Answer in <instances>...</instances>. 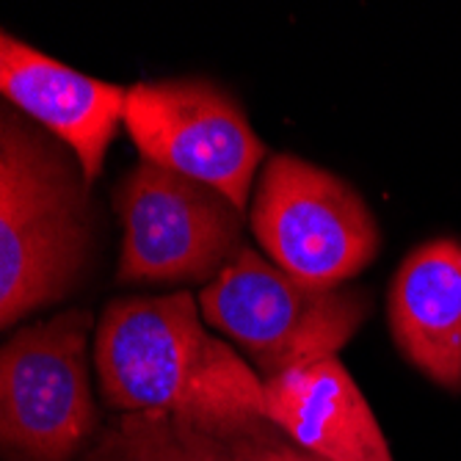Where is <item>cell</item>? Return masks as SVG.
I'll return each mask as SVG.
<instances>
[{"instance_id":"obj_8","label":"cell","mask_w":461,"mask_h":461,"mask_svg":"<svg viewBox=\"0 0 461 461\" xmlns=\"http://www.w3.org/2000/svg\"><path fill=\"white\" fill-rule=\"evenodd\" d=\"M124 95L0 31V97L69 147L89 185L116 139Z\"/></svg>"},{"instance_id":"obj_9","label":"cell","mask_w":461,"mask_h":461,"mask_svg":"<svg viewBox=\"0 0 461 461\" xmlns=\"http://www.w3.org/2000/svg\"><path fill=\"white\" fill-rule=\"evenodd\" d=\"M266 420L323 461H393L365 395L338 357L263 379Z\"/></svg>"},{"instance_id":"obj_5","label":"cell","mask_w":461,"mask_h":461,"mask_svg":"<svg viewBox=\"0 0 461 461\" xmlns=\"http://www.w3.org/2000/svg\"><path fill=\"white\" fill-rule=\"evenodd\" d=\"M266 258L315 287H340L379 255V224L354 185L296 155H271L251 202Z\"/></svg>"},{"instance_id":"obj_7","label":"cell","mask_w":461,"mask_h":461,"mask_svg":"<svg viewBox=\"0 0 461 461\" xmlns=\"http://www.w3.org/2000/svg\"><path fill=\"white\" fill-rule=\"evenodd\" d=\"M119 282H211L238 251L243 213L183 175L141 160L113 196Z\"/></svg>"},{"instance_id":"obj_11","label":"cell","mask_w":461,"mask_h":461,"mask_svg":"<svg viewBox=\"0 0 461 461\" xmlns=\"http://www.w3.org/2000/svg\"><path fill=\"white\" fill-rule=\"evenodd\" d=\"M89 461H243L232 445L172 414H119Z\"/></svg>"},{"instance_id":"obj_10","label":"cell","mask_w":461,"mask_h":461,"mask_svg":"<svg viewBox=\"0 0 461 461\" xmlns=\"http://www.w3.org/2000/svg\"><path fill=\"white\" fill-rule=\"evenodd\" d=\"M398 351L442 390L461 393V243L434 238L401 263L387 302Z\"/></svg>"},{"instance_id":"obj_6","label":"cell","mask_w":461,"mask_h":461,"mask_svg":"<svg viewBox=\"0 0 461 461\" xmlns=\"http://www.w3.org/2000/svg\"><path fill=\"white\" fill-rule=\"evenodd\" d=\"M122 124L141 160L183 175L246 211L266 147L243 108L207 77L136 83L124 95Z\"/></svg>"},{"instance_id":"obj_1","label":"cell","mask_w":461,"mask_h":461,"mask_svg":"<svg viewBox=\"0 0 461 461\" xmlns=\"http://www.w3.org/2000/svg\"><path fill=\"white\" fill-rule=\"evenodd\" d=\"M95 365L119 414H172L213 434L268 423L260 373L207 334L185 290L111 302L97 323Z\"/></svg>"},{"instance_id":"obj_12","label":"cell","mask_w":461,"mask_h":461,"mask_svg":"<svg viewBox=\"0 0 461 461\" xmlns=\"http://www.w3.org/2000/svg\"><path fill=\"white\" fill-rule=\"evenodd\" d=\"M219 437H224L243 461H323L307 453L304 447L293 445L271 423H260L258 429L238 431V434H219Z\"/></svg>"},{"instance_id":"obj_3","label":"cell","mask_w":461,"mask_h":461,"mask_svg":"<svg viewBox=\"0 0 461 461\" xmlns=\"http://www.w3.org/2000/svg\"><path fill=\"white\" fill-rule=\"evenodd\" d=\"M196 302L202 321L235 340L260 379L338 357L370 310L365 290L307 285L249 243L238 246Z\"/></svg>"},{"instance_id":"obj_4","label":"cell","mask_w":461,"mask_h":461,"mask_svg":"<svg viewBox=\"0 0 461 461\" xmlns=\"http://www.w3.org/2000/svg\"><path fill=\"white\" fill-rule=\"evenodd\" d=\"M89 329V310H67L0 346V456L69 461L89 442L97 429Z\"/></svg>"},{"instance_id":"obj_2","label":"cell","mask_w":461,"mask_h":461,"mask_svg":"<svg viewBox=\"0 0 461 461\" xmlns=\"http://www.w3.org/2000/svg\"><path fill=\"white\" fill-rule=\"evenodd\" d=\"M89 255V183L77 158L0 100V329L59 302Z\"/></svg>"}]
</instances>
